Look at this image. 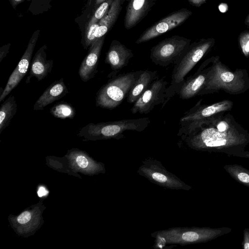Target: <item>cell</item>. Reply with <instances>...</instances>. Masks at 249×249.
<instances>
[{"mask_svg":"<svg viewBox=\"0 0 249 249\" xmlns=\"http://www.w3.org/2000/svg\"><path fill=\"white\" fill-rule=\"evenodd\" d=\"M124 0H113L108 11L98 22L99 27L95 37L97 39L105 36L117 20Z\"/></svg>","mask_w":249,"mask_h":249,"instance_id":"d6986e66","label":"cell"},{"mask_svg":"<svg viewBox=\"0 0 249 249\" xmlns=\"http://www.w3.org/2000/svg\"><path fill=\"white\" fill-rule=\"evenodd\" d=\"M17 104L15 97L10 96L1 105L0 108V133L7 127L17 112Z\"/></svg>","mask_w":249,"mask_h":249,"instance_id":"ffe728a7","label":"cell"},{"mask_svg":"<svg viewBox=\"0 0 249 249\" xmlns=\"http://www.w3.org/2000/svg\"><path fill=\"white\" fill-rule=\"evenodd\" d=\"M215 43L213 38L201 39L190 45L175 64L171 82L166 89V98L162 107L175 94H178L185 77L196 64L211 50Z\"/></svg>","mask_w":249,"mask_h":249,"instance_id":"3957f363","label":"cell"},{"mask_svg":"<svg viewBox=\"0 0 249 249\" xmlns=\"http://www.w3.org/2000/svg\"><path fill=\"white\" fill-rule=\"evenodd\" d=\"M238 42L241 51L244 56L249 57V31L241 33L238 37Z\"/></svg>","mask_w":249,"mask_h":249,"instance_id":"cb8c5ba5","label":"cell"},{"mask_svg":"<svg viewBox=\"0 0 249 249\" xmlns=\"http://www.w3.org/2000/svg\"><path fill=\"white\" fill-rule=\"evenodd\" d=\"M238 178L242 182L245 183L249 182V175L245 173H241L238 174Z\"/></svg>","mask_w":249,"mask_h":249,"instance_id":"f1b7e54d","label":"cell"},{"mask_svg":"<svg viewBox=\"0 0 249 249\" xmlns=\"http://www.w3.org/2000/svg\"><path fill=\"white\" fill-rule=\"evenodd\" d=\"M244 248L245 249H249V243H247L245 244Z\"/></svg>","mask_w":249,"mask_h":249,"instance_id":"e575fe53","label":"cell"},{"mask_svg":"<svg viewBox=\"0 0 249 249\" xmlns=\"http://www.w3.org/2000/svg\"><path fill=\"white\" fill-rule=\"evenodd\" d=\"M10 44L3 46L0 49V62L6 56L9 52Z\"/></svg>","mask_w":249,"mask_h":249,"instance_id":"4316f807","label":"cell"},{"mask_svg":"<svg viewBox=\"0 0 249 249\" xmlns=\"http://www.w3.org/2000/svg\"><path fill=\"white\" fill-rule=\"evenodd\" d=\"M113 1V0H106L98 6L86 27L98 22L107 13Z\"/></svg>","mask_w":249,"mask_h":249,"instance_id":"7402d4cb","label":"cell"},{"mask_svg":"<svg viewBox=\"0 0 249 249\" xmlns=\"http://www.w3.org/2000/svg\"><path fill=\"white\" fill-rule=\"evenodd\" d=\"M139 175L162 187L188 191L191 187L177 176L168 171L161 163L155 159H147L138 170Z\"/></svg>","mask_w":249,"mask_h":249,"instance_id":"52a82bcc","label":"cell"},{"mask_svg":"<svg viewBox=\"0 0 249 249\" xmlns=\"http://www.w3.org/2000/svg\"><path fill=\"white\" fill-rule=\"evenodd\" d=\"M191 41L190 39L178 35L165 38L151 48L150 58L155 64L161 67L175 64Z\"/></svg>","mask_w":249,"mask_h":249,"instance_id":"8992f818","label":"cell"},{"mask_svg":"<svg viewBox=\"0 0 249 249\" xmlns=\"http://www.w3.org/2000/svg\"><path fill=\"white\" fill-rule=\"evenodd\" d=\"M133 56L131 50L120 41L113 40L106 53L105 63L110 65L112 71H117L126 67Z\"/></svg>","mask_w":249,"mask_h":249,"instance_id":"5bb4252c","label":"cell"},{"mask_svg":"<svg viewBox=\"0 0 249 249\" xmlns=\"http://www.w3.org/2000/svg\"><path fill=\"white\" fill-rule=\"evenodd\" d=\"M158 78L159 76L157 71H142L127 95V102L129 104H134Z\"/></svg>","mask_w":249,"mask_h":249,"instance_id":"ac0fdd59","label":"cell"},{"mask_svg":"<svg viewBox=\"0 0 249 249\" xmlns=\"http://www.w3.org/2000/svg\"><path fill=\"white\" fill-rule=\"evenodd\" d=\"M157 0H130L124 17V27L129 30L135 26L146 15Z\"/></svg>","mask_w":249,"mask_h":249,"instance_id":"9a60e30c","label":"cell"},{"mask_svg":"<svg viewBox=\"0 0 249 249\" xmlns=\"http://www.w3.org/2000/svg\"><path fill=\"white\" fill-rule=\"evenodd\" d=\"M142 71L121 74L110 79L97 92L96 106L110 110L116 108L127 97Z\"/></svg>","mask_w":249,"mask_h":249,"instance_id":"5b68a950","label":"cell"},{"mask_svg":"<svg viewBox=\"0 0 249 249\" xmlns=\"http://www.w3.org/2000/svg\"><path fill=\"white\" fill-rule=\"evenodd\" d=\"M168 82L165 77L155 80L133 104L131 108L133 114H148L155 106L165 103Z\"/></svg>","mask_w":249,"mask_h":249,"instance_id":"ba28073f","label":"cell"},{"mask_svg":"<svg viewBox=\"0 0 249 249\" xmlns=\"http://www.w3.org/2000/svg\"><path fill=\"white\" fill-rule=\"evenodd\" d=\"M207 0H188L189 3L194 6L199 7L206 2Z\"/></svg>","mask_w":249,"mask_h":249,"instance_id":"83f0119b","label":"cell"},{"mask_svg":"<svg viewBox=\"0 0 249 249\" xmlns=\"http://www.w3.org/2000/svg\"><path fill=\"white\" fill-rule=\"evenodd\" d=\"M150 123L148 117L129 119L115 121L90 123L82 127L78 135L90 140L120 139L124 137L125 131L142 132Z\"/></svg>","mask_w":249,"mask_h":249,"instance_id":"277c9868","label":"cell"},{"mask_svg":"<svg viewBox=\"0 0 249 249\" xmlns=\"http://www.w3.org/2000/svg\"><path fill=\"white\" fill-rule=\"evenodd\" d=\"M46 49V45L41 47L33 58L29 74L26 80V84L30 82L32 77H36L38 81H41L51 72L53 67V61L47 59Z\"/></svg>","mask_w":249,"mask_h":249,"instance_id":"2e32d148","label":"cell"},{"mask_svg":"<svg viewBox=\"0 0 249 249\" xmlns=\"http://www.w3.org/2000/svg\"><path fill=\"white\" fill-rule=\"evenodd\" d=\"M233 105V103L229 100H225L207 105H201L199 101L194 107L186 111L180 119V126L208 118L221 112L230 111Z\"/></svg>","mask_w":249,"mask_h":249,"instance_id":"8fae6325","label":"cell"},{"mask_svg":"<svg viewBox=\"0 0 249 249\" xmlns=\"http://www.w3.org/2000/svg\"><path fill=\"white\" fill-rule=\"evenodd\" d=\"M211 58L205 60L193 75L186 79L178 92L179 98L190 99L198 94L207 79L211 68Z\"/></svg>","mask_w":249,"mask_h":249,"instance_id":"7c38bea8","label":"cell"},{"mask_svg":"<svg viewBox=\"0 0 249 249\" xmlns=\"http://www.w3.org/2000/svg\"><path fill=\"white\" fill-rule=\"evenodd\" d=\"M186 8L174 12L149 27L136 41L139 44L156 38L184 23L192 14Z\"/></svg>","mask_w":249,"mask_h":249,"instance_id":"9c48e42d","label":"cell"},{"mask_svg":"<svg viewBox=\"0 0 249 249\" xmlns=\"http://www.w3.org/2000/svg\"><path fill=\"white\" fill-rule=\"evenodd\" d=\"M77 164L81 168H86L89 165V161L87 158L82 155H78L75 159Z\"/></svg>","mask_w":249,"mask_h":249,"instance_id":"484cf974","label":"cell"},{"mask_svg":"<svg viewBox=\"0 0 249 249\" xmlns=\"http://www.w3.org/2000/svg\"></svg>","mask_w":249,"mask_h":249,"instance_id":"d590c367","label":"cell"},{"mask_svg":"<svg viewBox=\"0 0 249 249\" xmlns=\"http://www.w3.org/2000/svg\"><path fill=\"white\" fill-rule=\"evenodd\" d=\"M68 93V88L63 78L55 81L46 89L36 100L34 105V110H43L46 106L60 99Z\"/></svg>","mask_w":249,"mask_h":249,"instance_id":"e0dca14e","label":"cell"},{"mask_svg":"<svg viewBox=\"0 0 249 249\" xmlns=\"http://www.w3.org/2000/svg\"><path fill=\"white\" fill-rule=\"evenodd\" d=\"M219 9L222 13H225L228 9V7L226 3H221L219 5Z\"/></svg>","mask_w":249,"mask_h":249,"instance_id":"4dcf8cb0","label":"cell"},{"mask_svg":"<svg viewBox=\"0 0 249 249\" xmlns=\"http://www.w3.org/2000/svg\"><path fill=\"white\" fill-rule=\"evenodd\" d=\"M39 33L40 30H37L32 35L24 54L10 75L4 89L0 93V102L4 100V98L18 85L27 73L31 65L33 53Z\"/></svg>","mask_w":249,"mask_h":249,"instance_id":"30bf717a","label":"cell"},{"mask_svg":"<svg viewBox=\"0 0 249 249\" xmlns=\"http://www.w3.org/2000/svg\"><path fill=\"white\" fill-rule=\"evenodd\" d=\"M48 191L44 187L42 186L40 187L37 191V195L39 197L46 196L48 194Z\"/></svg>","mask_w":249,"mask_h":249,"instance_id":"f546056e","label":"cell"},{"mask_svg":"<svg viewBox=\"0 0 249 249\" xmlns=\"http://www.w3.org/2000/svg\"><path fill=\"white\" fill-rule=\"evenodd\" d=\"M105 0H95V5L98 6Z\"/></svg>","mask_w":249,"mask_h":249,"instance_id":"d6a6232c","label":"cell"},{"mask_svg":"<svg viewBox=\"0 0 249 249\" xmlns=\"http://www.w3.org/2000/svg\"><path fill=\"white\" fill-rule=\"evenodd\" d=\"M211 68L205 84L198 95L224 91L239 94L249 89V76L245 69L231 71L223 64L218 56L211 57Z\"/></svg>","mask_w":249,"mask_h":249,"instance_id":"7a4b0ae2","label":"cell"},{"mask_svg":"<svg viewBox=\"0 0 249 249\" xmlns=\"http://www.w3.org/2000/svg\"><path fill=\"white\" fill-rule=\"evenodd\" d=\"M50 113L55 117L61 119H72L75 115V110L70 104L61 102L51 108Z\"/></svg>","mask_w":249,"mask_h":249,"instance_id":"44dd1931","label":"cell"},{"mask_svg":"<svg viewBox=\"0 0 249 249\" xmlns=\"http://www.w3.org/2000/svg\"><path fill=\"white\" fill-rule=\"evenodd\" d=\"M105 36L96 39L89 47L87 55L83 59L78 71L79 75L84 82L93 78L97 73L99 58Z\"/></svg>","mask_w":249,"mask_h":249,"instance_id":"4fadbf2b","label":"cell"},{"mask_svg":"<svg viewBox=\"0 0 249 249\" xmlns=\"http://www.w3.org/2000/svg\"><path fill=\"white\" fill-rule=\"evenodd\" d=\"M31 213L27 211H24L18 215L17 218V222L20 224L28 223L31 218Z\"/></svg>","mask_w":249,"mask_h":249,"instance_id":"d4e9b609","label":"cell"},{"mask_svg":"<svg viewBox=\"0 0 249 249\" xmlns=\"http://www.w3.org/2000/svg\"><path fill=\"white\" fill-rule=\"evenodd\" d=\"M99 27L98 22L86 27L84 46L85 49L89 47L96 40L95 35Z\"/></svg>","mask_w":249,"mask_h":249,"instance_id":"603a6c76","label":"cell"},{"mask_svg":"<svg viewBox=\"0 0 249 249\" xmlns=\"http://www.w3.org/2000/svg\"><path fill=\"white\" fill-rule=\"evenodd\" d=\"M24 0H10L11 5L14 8H15L18 4L20 3Z\"/></svg>","mask_w":249,"mask_h":249,"instance_id":"1f68e13d","label":"cell"},{"mask_svg":"<svg viewBox=\"0 0 249 249\" xmlns=\"http://www.w3.org/2000/svg\"><path fill=\"white\" fill-rule=\"evenodd\" d=\"M245 25L249 26V14L245 18Z\"/></svg>","mask_w":249,"mask_h":249,"instance_id":"836d02e7","label":"cell"},{"mask_svg":"<svg viewBox=\"0 0 249 249\" xmlns=\"http://www.w3.org/2000/svg\"><path fill=\"white\" fill-rule=\"evenodd\" d=\"M225 113L180 126L178 136L192 148L224 146L245 137L247 131L231 114Z\"/></svg>","mask_w":249,"mask_h":249,"instance_id":"6da1fadb","label":"cell"}]
</instances>
